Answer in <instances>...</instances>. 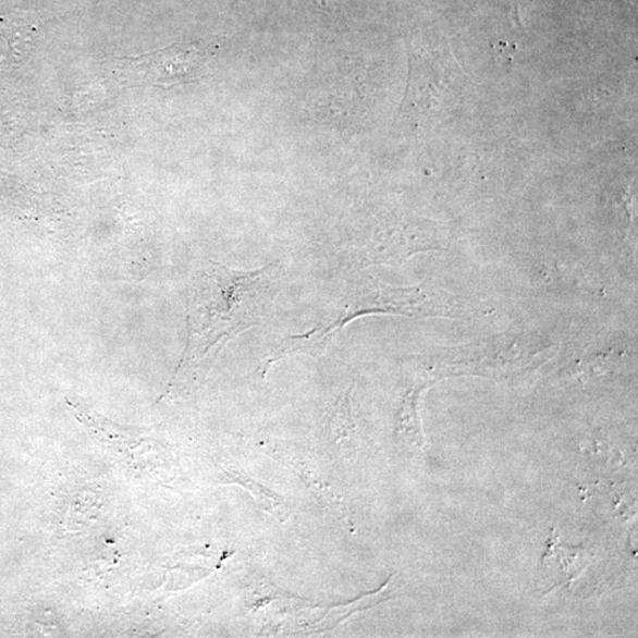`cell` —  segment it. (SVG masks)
I'll use <instances>...</instances> for the list:
<instances>
[{
	"label": "cell",
	"mask_w": 638,
	"mask_h": 638,
	"mask_svg": "<svg viewBox=\"0 0 638 638\" xmlns=\"http://www.w3.org/2000/svg\"><path fill=\"white\" fill-rule=\"evenodd\" d=\"M275 456H279L280 461H283L284 463H289L290 466H293V468L296 471H298L299 476H302L303 480L305 482L309 483V487H311V489L314 491H316L319 495H321L323 501L326 503L330 504V507L332 510H334L335 512H338V515H340V517L346 524H348L349 526H353V522L351 519L348 511H346V507L342 503L340 496H338L334 491H331V489L328 487V484H324L321 481L316 480L310 475V471L308 469H305L300 465V463H298L296 459H294V457H291L286 454L282 455V454H277V453H275Z\"/></svg>",
	"instance_id": "obj_5"
},
{
	"label": "cell",
	"mask_w": 638,
	"mask_h": 638,
	"mask_svg": "<svg viewBox=\"0 0 638 638\" xmlns=\"http://www.w3.org/2000/svg\"><path fill=\"white\" fill-rule=\"evenodd\" d=\"M425 385V384H424ZM409 392L400 410V427L412 440L421 443L420 424L418 418V398L422 387Z\"/></svg>",
	"instance_id": "obj_6"
},
{
	"label": "cell",
	"mask_w": 638,
	"mask_h": 638,
	"mask_svg": "<svg viewBox=\"0 0 638 638\" xmlns=\"http://www.w3.org/2000/svg\"><path fill=\"white\" fill-rule=\"evenodd\" d=\"M513 46L506 44V41H499L496 46L493 47L496 58L502 63H511L513 59V54L516 53V50L512 49Z\"/></svg>",
	"instance_id": "obj_7"
},
{
	"label": "cell",
	"mask_w": 638,
	"mask_h": 638,
	"mask_svg": "<svg viewBox=\"0 0 638 638\" xmlns=\"http://www.w3.org/2000/svg\"><path fill=\"white\" fill-rule=\"evenodd\" d=\"M279 290L280 271L274 266L238 271L213 263L205 269L191 291L186 368L218 344L261 323Z\"/></svg>",
	"instance_id": "obj_1"
},
{
	"label": "cell",
	"mask_w": 638,
	"mask_h": 638,
	"mask_svg": "<svg viewBox=\"0 0 638 638\" xmlns=\"http://www.w3.org/2000/svg\"><path fill=\"white\" fill-rule=\"evenodd\" d=\"M556 352L557 344L540 335H501L446 349L435 358L433 369L438 377L503 380L544 365Z\"/></svg>",
	"instance_id": "obj_3"
},
{
	"label": "cell",
	"mask_w": 638,
	"mask_h": 638,
	"mask_svg": "<svg viewBox=\"0 0 638 638\" xmlns=\"http://www.w3.org/2000/svg\"><path fill=\"white\" fill-rule=\"evenodd\" d=\"M230 477L232 481L241 484V487L251 493L263 511L270 513L271 516L279 519L281 523L287 520L290 513L281 496L271 492L267 488H263L262 484H259L253 479L240 475H230Z\"/></svg>",
	"instance_id": "obj_4"
},
{
	"label": "cell",
	"mask_w": 638,
	"mask_h": 638,
	"mask_svg": "<svg viewBox=\"0 0 638 638\" xmlns=\"http://www.w3.org/2000/svg\"><path fill=\"white\" fill-rule=\"evenodd\" d=\"M466 305L446 291L429 286L394 287L379 282L363 281L351 289L341 303V310L330 321L304 334L289 338L271 355L275 363L297 354H318L329 341L354 319L376 314L410 318L467 316Z\"/></svg>",
	"instance_id": "obj_2"
}]
</instances>
